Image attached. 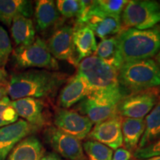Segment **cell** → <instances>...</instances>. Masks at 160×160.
Wrapping results in <instances>:
<instances>
[{
    "instance_id": "cell-1",
    "label": "cell",
    "mask_w": 160,
    "mask_h": 160,
    "mask_svg": "<svg viewBox=\"0 0 160 160\" xmlns=\"http://www.w3.org/2000/svg\"><path fill=\"white\" fill-rule=\"evenodd\" d=\"M69 79L66 73L45 69L16 72L9 76L8 97L13 101L26 97L49 99L54 97Z\"/></svg>"
},
{
    "instance_id": "cell-2",
    "label": "cell",
    "mask_w": 160,
    "mask_h": 160,
    "mask_svg": "<svg viewBox=\"0 0 160 160\" xmlns=\"http://www.w3.org/2000/svg\"><path fill=\"white\" fill-rule=\"evenodd\" d=\"M124 62L153 59L160 50V28L122 29L116 36Z\"/></svg>"
},
{
    "instance_id": "cell-3",
    "label": "cell",
    "mask_w": 160,
    "mask_h": 160,
    "mask_svg": "<svg viewBox=\"0 0 160 160\" xmlns=\"http://www.w3.org/2000/svg\"><path fill=\"white\" fill-rule=\"evenodd\" d=\"M118 80L125 94L126 91L131 93L159 88L160 68L153 59L124 62L118 71Z\"/></svg>"
},
{
    "instance_id": "cell-4",
    "label": "cell",
    "mask_w": 160,
    "mask_h": 160,
    "mask_svg": "<svg viewBox=\"0 0 160 160\" xmlns=\"http://www.w3.org/2000/svg\"><path fill=\"white\" fill-rule=\"evenodd\" d=\"M77 74L87 83L90 93H113L122 91L118 71L96 55L86 57L77 65Z\"/></svg>"
},
{
    "instance_id": "cell-5",
    "label": "cell",
    "mask_w": 160,
    "mask_h": 160,
    "mask_svg": "<svg viewBox=\"0 0 160 160\" xmlns=\"http://www.w3.org/2000/svg\"><path fill=\"white\" fill-rule=\"evenodd\" d=\"M11 55L12 65L19 71L38 68L57 71L59 68V63L50 53L46 42L39 37H36L31 45L17 47Z\"/></svg>"
},
{
    "instance_id": "cell-6",
    "label": "cell",
    "mask_w": 160,
    "mask_h": 160,
    "mask_svg": "<svg viewBox=\"0 0 160 160\" xmlns=\"http://www.w3.org/2000/svg\"><path fill=\"white\" fill-rule=\"evenodd\" d=\"M122 29L147 30L160 23V2L153 0L128 1L121 15Z\"/></svg>"
},
{
    "instance_id": "cell-7",
    "label": "cell",
    "mask_w": 160,
    "mask_h": 160,
    "mask_svg": "<svg viewBox=\"0 0 160 160\" xmlns=\"http://www.w3.org/2000/svg\"><path fill=\"white\" fill-rule=\"evenodd\" d=\"M125 94L122 91L113 93H90L75 107L93 123H99L117 115L118 104Z\"/></svg>"
},
{
    "instance_id": "cell-8",
    "label": "cell",
    "mask_w": 160,
    "mask_h": 160,
    "mask_svg": "<svg viewBox=\"0 0 160 160\" xmlns=\"http://www.w3.org/2000/svg\"><path fill=\"white\" fill-rule=\"evenodd\" d=\"M159 88H155L127 94L118 104L117 114L122 117L142 119L159 101Z\"/></svg>"
},
{
    "instance_id": "cell-9",
    "label": "cell",
    "mask_w": 160,
    "mask_h": 160,
    "mask_svg": "<svg viewBox=\"0 0 160 160\" xmlns=\"http://www.w3.org/2000/svg\"><path fill=\"white\" fill-rule=\"evenodd\" d=\"M76 22L88 26L102 39L113 37L122 30L121 17L105 13L97 7L96 1H93L85 14L79 19L76 20Z\"/></svg>"
},
{
    "instance_id": "cell-10",
    "label": "cell",
    "mask_w": 160,
    "mask_h": 160,
    "mask_svg": "<svg viewBox=\"0 0 160 160\" xmlns=\"http://www.w3.org/2000/svg\"><path fill=\"white\" fill-rule=\"evenodd\" d=\"M43 135L46 143L57 154L69 160L85 159L81 141L73 136L62 131L54 125L46 127Z\"/></svg>"
},
{
    "instance_id": "cell-11",
    "label": "cell",
    "mask_w": 160,
    "mask_h": 160,
    "mask_svg": "<svg viewBox=\"0 0 160 160\" xmlns=\"http://www.w3.org/2000/svg\"><path fill=\"white\" fill-rule=\"evenodd\" d=\"M53 124L56 128L79 140L88 137L93 123L85 116L75 110L58 108L53 115Z\"/></svg>"
},
{
    "instance_id": "cell-12",
    "label": "cell",
    "mask_w": 160,
    "mask_h": 160,
    "mask_svg": "<svg viewBox=\"0 0 160 160\" xmlns=\"http://www.w3.org/2000/svg\"><path fill=\"white\" fill-rule=\"evenodd\" d=\"M73 33V26H60L56 29L46 43L50 53L56 59L67 61L72 65L77 67Z\"/></svg>"
},
{
    "instance_id": "cell-13",
    "label": "cell",
    "mask_w": 160,
    "mask_h": 160,
    "mask_svg": "<svg viewBox=\"0 0 160 160\" xmlns=\"http://www.w3.org/2000/svg\"><path fill=\"white\" fill-rule=\"evenodd\" d=\"M13 108L19 117L39 129L49 126V117L43 99L26 97L12 101Z\"/></svg>"
},
{
    "instance_id": "cell-14",
    "label": "cell",
    "mask_w": 160,
    "mask_h": 160,
    "mask_svg": "<svg viewBox=\"0 0 160 160\" xmlns=\"http://www.w3.org/2000/svg\"><path fill=\"white\" fill-rule=\"evenodd\" d=\"M122 120V117L117 114L96 124L88 138L99 142L112 150L119 148L123 145Z\"/></svg>"
},
{
    "instance_id": "cell-15",
    "label": "cell",
    "mask_w": 160,
    "mask_h": 160,
    "mask_svg": "<svg viewBox=\"0 0 160 160\" xmlns=\"http://www.w3.org/2000/svg\"><path fill=\"white\" fill-rule=\"evenodd\" d=\"M37 131L38 128L24 119L0 128V160H6L18 143Z\"/></svg>"
},
{
    "instance_id": "cell-16",
    "label": "cell",
    "mask_w": 160,
    "mask_h": 160,
    "mask_svg": "<svg viewBox=\"0 0 160 160\" xmlns=\"http://www.w3.org/2000/svg\"><path fill=\"white\" fill-rule=\"evenodd\" d=\"M90 94V90L86 82L79 74L70 77L62 88L60 90L57 105L61 108H69L79 103Z\"/></svg>"
},
{
    "instance_id": "cell-17",
    "label": "cell",
    "mask_w": 160,
    "mask_h": 160,
    "mask_svg": "<svg viewBox=\"0 0 160 160\" xmlns=\"http://www.w3.org/2000/svg\"><path fill=\"white\" fill-rule=\"evenodd\" d=\"M73 39L77 64L85 58L94 55L97 48V39L94 33L88 26L76 22L73 25Z\"/></svg>"
},
{
    "instance_id": "cell-18",
    "label": "cell",
    "mask_w": 160,
    "mask_h": 160,
    "mask_svg": "<svg viewBox=\"0 0 160 160\" xmlns=\"http://www.w3.org/2000/svg\"><path fill=\"white\" fill-rule=\"evenodd\" d=\"M45 153L41 141L35 136H29L13 148L7 160H40Z\"/></svg>"
},
{
    "instance_id": "cell-19",
    "label": "cell",
    "mask_w": 160,
    "mask_h": 160,
    "mask_svg": "<svg viewBox=\"0 0 160 160\" xmlns=\"http://www.w3.org/2000/svg\"><path fill=\"white\" fill-rule=\"evenodd\" d=\"M34 9L36 27L39 31H47L59 22L60 14L54 1L39 0Z\"/></svg>"
},
{
    "instance_id": "cell-20",
    "label": "cell",
    "mask_w": 160,
    "mask_h": 160,
    "mask_svg": "<svg viewBox=\"0 0 160 160\" xmlns=\"http://www.w3.org/2000/svg\"><path fill=\"white\" fill-rule=\"evenodd\" d=\"M33 5L27 0H0V22L11 27L18 15L30 18L33 15Z\"/></svg>"
},
{
    "instance_id": "cell-21",
    "label": "cell",
    "mask_w": 160,
    "mask_h": 160,
    "mask_svg": "<svg viewBox=\"0 0 160 160\" xmlns=\"http://www.w3.org/2000/svg\"><path fill=\"white\" fill-rule=\"evenodd\" d=\"M145 128V122L142 119L122 117V132L123 145L128 151L134 152L142 137Z\"/></svg>"
},
{
    "instance_id": "cell-22",
    "label": "cell",
    "mask_w": 160,
    "mask_h": 160,
    "mask_svg": "<svg viewBox=\"0 0 160 160\" xmlns=\"http://www.w3.org/2000/svg\"><path fill=\"white\" fill-rule=\"evenodd\" d=\"M11 35L17 47L31 45L36 39V31L30 18L18 15L11 25Z\"/></svg>"
},
{
    "instance_id": "cell-23",
    "label": "cell",
    "mask_w": 160,
    "mask_h": 160,
    "mask_svg": "<svg viewBox=\"0 0 160 160\" xmlns=\"http://www.w3.org/2000/svg\"><path fill=\"white\" fill-rule=\"evenodd\" d=\"M96 56L108 65L119 71L124 63L117 37L102 40L97 45Z\"/></svg>"
},
{
    "instance_id": "cell-24",
    "label": "cell",
    "mask_w": 160,
    "mask_h": 160,
    "mask_svg": "<svg viewBox=\"0 0 160 160\" xmlns=\"http://www.w3.org/2000/svg\"><path fill=\"white\" fill-rule=\"evenodd\" d=\"M145 128L137 148L145 147L160 139V99L146 116Z\"/></svg>"
},
{
    "instance_id": "cell-25",
    "label": "cell",
    "mask_w": 160,
    "mask_h": 160,
    "mask_svg": "<svg viewBox=\"0 0 160 160\" xmlns=\"http://www.w3.org/2000/svg\"><path fill=\"white\" fill-rule=\"evenodd\" d=\"M55 2L59 14L67 19L75 17L76 20H78L85 14L93 1L58 0Z\"/></svg>"
},
{
    "instance_id": "cell-26",
    "label": "cell",
    "mask_w": 160,
    "mask_h": 160,
    "mask_svg": "<svg viewBox=\"0 0 160 160\" xmlns=\"http://www.w3.org/2000/svg\"><path fill=\"white\" fill-rule=\"evenodd\" d=\"M82 148L89 160H111L113 155V150L95 140H87Z\"/></svg>"
},
{
    "instance_id": "cell-27",
    "label": "cell",
    "mask_w": 160,
    "mask_h": 160,
    "mask_svg": "<svg viewBox=\"0 0 160 160\" xmlns=\"http://www.w3.org/2000/svg\"><path fill=\"white\" fill-rule=\"evenodd\" d=\"M19 116L13 108L12 101L6 96L0 100V128L18 121Z\"/></svg>"
},
{
    "instance_id": "cell-28",
    "label": "cell",
    "mask_w": 160,
    "mask_h": 160,
    "mask_svg": "<svg viewBox=\"0 0 160 160\" xmlns=\"http://www.w3.org/2000/svg\"><path fill=\"white\" fill-rule=\"evenodd\" d=\"M13 52L11 39L8 32L0 25V68L5 69Z\"/></svg>"
},
{
    "instance_id": "cell-29",
    "label": "cell",
    "mask_w": 160,
    "mask_h": 160,
    "mask_svg": "<svg viewBox=\"0 0 160 160\" xmlns=\"http://www.w3.org/2000/svg\"><path fill=\"white\" fill-rule=\"evenodd\" d=\"M128 1L125 0H98L96 5L100 10L111 15L121 17Z\"/></svg>"
},
{
    "instance_id": "cell-30",
    "label": "cell",
    "mask_w": 160,
    "mask_h": 160,
    "mask_svg": "<svg viewBox=\"0 0 160 160\" xmlns=\"http://www.w3.org/2000/svg\"><path fill=\"white\" fill-rule=\"evenodd\" d=\"M160 156V139L145 147L137 148L133 152V157L138 160L148 159Z\"/></svg>"
},
{
    "instance_id": "cell-31",
    "label": "cell",
    "mask_w": 160,
    "mask_h": 160,
    "mask_svg": "<svg viewBox=\"0 0 160 160\" xmlns=\"http://www.w3.org/2000/svg\"><path fill=\"white\" fill-rule=\"evenodd\" d=\"M132 157L130 151L122 148H119L116 150L111 160H130Z\"/></svg>"
},
{
    "instance_id": "cell-32",
    "label": "cell",
    "mask_w": 160,
    "mask_h": 160,
    "mask_svg": "<svg viewBox=\"0 0 160 160\" xmlns=\"http://www.w3.org/2000/svg\"><path fill=\"white\" fill-rule=\"evenodd\" d=\"M9 80V75L4 68H0V85L7 86Z\"/></svg>"
},
{
    "instance_id": "cell-33",
    "label": "cell",
    "mask_w": 160,
    "mask_h": 160,
    "mask_svg": "<svg viewBox=\"0 0 160 160\" xmlns=\"http://www.w3.org/2000/svg\"><path fill=\"white\" fill-rule=\"evenodd\" d=\"M40 160H64L57 153H46Z\"/></svg>"
},
{
    "instance_id": "cell-34",
    "label": "cell",
    "mask_w": 160,
    "mask_h": 160,
    "mask_svg": "<svg viewBox=\"0 0 160 160\" xmlns=\"http://www.w3.org/2000/svg\"><path fill=\"white\" fill-rule=\"evenodd\" d=\"M8 96L7 93V86L0 85V100Z\"/></svg>"
},
{
    "instance_id": "cell-35",
    "label": "cell",
    "mask_w": 160,
    "mask_h": 160,
    "mask_svg": "<svg viewBox=\"0 0 160 160\" xmlns=\"http://www.w3.org/2000/svg\"><path fill=\"white\" fill-rule=\"evenodd\" d=\"M154 59V61L156 62V63L157 64L158 66H159V68H160V50H159V51L158 52L157 54L155 56L154 59Z\"/></svg>"
},
{
    "instance_id": "cell-36",
    "label": "cell",
    "mask_w": 160,
    "mask_h": 160,
    "mask_svg": "<svg viewBox=\"0 0 160 160\" xmlns=\"http://www.w3.org/2000/svg\"><path fill=\"white\" fill-rule=\"evenodd\" d=\"M142 160H160V156L159 157H153L148 158V159H142Z\"/></svg>"
},
{
    "instance_id": "cell-37",
    "label": "cell",
    "mask_w": 160,
    "mask_h": 160,
    "mask_svg": "<svg viewBox=\"0 0 160 160\" xmlns=\"http://www.w3.org/2000/svg\"><path fill=\"white\" fill-rule=\"evenodd\" d=\"M157 26H158V27H159V28H160V23H159V25H158Z\"/></svg>"
},
{
    "instance_id": "cell-38",
    "label": "cell",
    "mask_w": 160,
    "mask_h": 160,
    "mask_svg": "<svg viewBox=\"0 0 160 160\" xmlns=\"http://www.w3.org/2000/svg\"><path fill=\"white\" fill-rule=\"evenodd\" d=\"M82 160H85V159H82Z\"/></svg>"
}]
</instances>
